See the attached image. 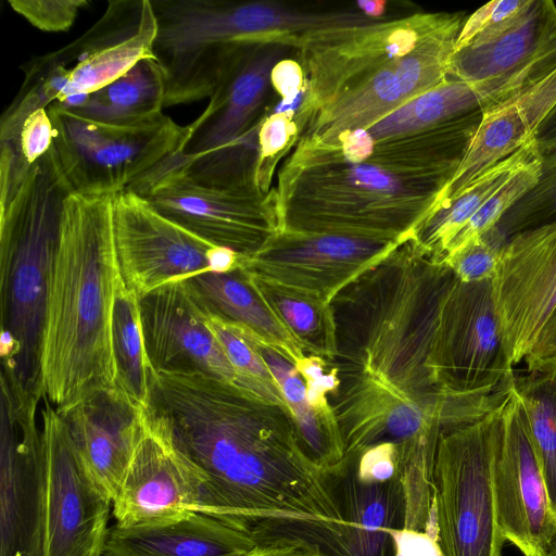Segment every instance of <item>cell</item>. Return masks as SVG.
<instances>
[{"label":"cell","mask_w":556,"mask_h":556,"mask_svg":"<svg viewBox=\"0 0 556 556\" xmlns=\"http://www.w3.org/2000/svg\"><path fill=\"white\" fill-rule=\"evenodd\" d=\"M201 470L200 511L255 533L273 523L330 541L344 518L288 406L202 372L156 371L150 403Z\"/></svg>","instance_id":"cell-1"},{"label":"cell","mask_w":556,"mask_h":556,"mask_svg":"<svg viewBox=\"0 0 556 556\" xmlns=\"http://www.w3.org/2000/svg\"><path fill=\"white\" fill-rule=\"evenodd\" d=\"M481 115L381 140L366 129L299 137L275 185L281 231L407 240L432 214Z\"/></svg>","instance_id":"cell-2"},{"label":"cell","mask_w":556,"mask_h":556,"mask_svg":"<svg viewBox=\"0 0 556 556\" xmlns=\"http://www.w3.org/2000/svg\"><path fill=\"white\" fill-rule=\"evenodd\" d=\"M115 194L73 192L64 200L40 345L43 400L58 412L116 388L113 316L122 276Z\"/></svg>","instance_id":"cell-3"},{"label":"cell","mask_w":556,"mask_h":556,"mask_svg":"<svg viewBox=\"0 0 556 556\" xmlns=\"http://www.w3.org/2000/svg\"><path fill=\"white\" fill-rule=\"evenodd\" d=\"M454 278L413 236L344 287L330 301L338 371L371 377L421 404L452 397L433 384L427 364Z\"/></svg>","instance_id":"cell-4"},{"label":"cell","mask_w":556,"mask_h":556,"mask_svg":"<svg viewBox=\"0 0 556 556\" xmlns=\"http://www.w3.org/2000/svg\"><path fill=\"white\" fill-rule=\"evenodd\" d=\"M70 193L52 146L0 203L1 381L23 401L43 400L40 345L48 281Z\"/></svg>","instance_id":"cell-5"},{"label":"cell","mask_w":556,"mask_h":556,"mask_svg":"<svg viewBox=\"0 0 556 556\" xmlns=\"http://www.w3.org/2000/svg\"><path fill=\"white\" fill-rule=\"evenodd\" d=\"M156 20L151 0H115L79 38L23 65L20 91L0 119V143H12L28 115L89 94L143 59H155Z\"/></svg>","instance_id":"cell-6"},{"label":"cell","mask_w":556,"mask_h":556,"mask_svg":"<svg viewBox=\"0 0 556 556\" xmlns=\"http://www.w3.org/2000/svg\"><path fill=\"white\" fill-rule=\"evenodd\" d=\"M500 406L439 437L433 503L443 556H503L506 541L498 526L494 492Z\"/></svg>","instance_id":"cell-7"},{"label":"cell","mask_w":556,"mask_h":556,"mask_svg":"<svg viewBox=\"0 0 556 556\" xmlns=\"http://www.w3.org/2000/svg\"><path fill=\"white\" fill-rule=\"evenodd\" d=\"M53 149L74 193L128 189L169 157L181 153L187 126L164 113L126 123L98 122L51 104Z\"/></svg>","instance_id":"cell-8"},{"label":"cell","mask_w":556,"mask_h":556,"mask_svg":"<svg viewBox=\"0 0 556 556\" xmlns=\"http://www.w3.org/2000/svg\"><path fill=\"white\" fill-rule=\"evenodd\" d=\"M128 189L179 226L243 257L260 252L281 231L275 186L199 182L168 159Z\"/></svg>","instance_id":"cell-9"},{"label":"cell","mask_w":556,"mask_h":556,"mask_svg":"<svg viewBox=\"0 0 556 556\" xmlns=\"http://www.w3.org/2000/svg\"><path fill=\"white\" fill-rule=\"evenodd\" d=\"M427 368L437 389L450 396H490L510 389L516 377L504 348L493 279L454 278L439 307Z\"/></svg>","instance_id":"cell-10"},{"label":"cell","mask_w":556,"mask_h":556,"mask_svg":"<svg viewBox=\"0 0 556 556\" xmlns=\"http://www.w3.org/2000/svg\"><path fill=\"white\" fill-rule=\"evenodd\" d=\"M454 15L418 12L304 35L296 47L305 76L303 98L293 115L299 132L341 91L415 49Z\"/></svg>","instance_id":"cell-11"},{"label":"cell","mask_w":556,"mask_h":556,"mask_svg":"<svg viewBox=\"0 0 556 556\" xmlns=\"http://www.w3.org/2000/svg\"><path fill=\"white\" fill-rule=\"evenodd\" d=\"M156 37L153 54L161 66L213 68L240 45L267 43L291 33L296 13L274 1L151 0Z\"/></svg>","instance_id":"cell-12"},{"label":"cell","mask_w":556,"mask_h":556,"mask_svg":"<svg viewBox=\"0 0 556 556\" xmlns=\"http://www.w3.org/2000/svg\"><path fill=\"white\" fill-rule=\"evenodd\" d=\"M113 230L122 279L139 298L206 271L232 270L243 257L174 223L129 189L114 195Z\"/></svg>","instance_id":"cell-13"},{"label":"cell","mask_w":556,"mask_h":556,"mask_svg":"<svg viewBox=\"0 0 556 556\" xmlns=\"http://www.w3.org/2000/svg\"><path fill=\"white\" fill-rule=\"evenodd\" d=\"M338 378L328 399L349 460L378 444H403L433 429L445 431L477 420L505 397L500 393L421 404L371 377L338 371Z\"/></svg>","instance_id":"cell-14"},{"label":"cell","mask_w":556,"mask_h":556,"mask_svg":"<svg viewBox=\"0 0 556 556\" xmlns=\"http://www.w3.org/2000/svg\"><path fill=\"white\" fill-rule=\"evenodd\" d=\"M460 13L403 56L341 91L314 114L299 137L330 140L367 129L415 97L441 85L450 75L459 31Z\"/></svg>","instance_id":"cell-15"},{"label":"cell","mask_w":556,"mask_h":556,"mask_svg":"<svg viewBox=\"0 0 556 556\" xmlns=\"http://www.w3.org/2000/svg\"><path fill=\"white\" fill-rule=\"evenodd\" d=\"M40 410L46 463L42 556H102L111 498L83 462L56 409Z\"/></svg>","instance_id":"cell-16"},{"label":"cell","mask_w":556,"mask_h":556,"mask_svg":"<svg viewBox=\"0 0 556 556\" xmlns=\"http://www.w3.org/2000/svg\"><path fill=\"white\" fill-rule=\"evenodd\" d=\"M203 483L166 418L144 407L138 443L112 502L116 523L160 525L199 513Z\"/></svg>","instance_id":"cell-17"},{"label":"cell","mask_w":556,"mask_h":556,"mask_svg":"<svg viewBox=\"0 0 556 556\" xmlns=\"http://www.w3.org/2000/svg\"><path fill=\"white\" fill-rule=\"evenodd\" d=\"M39 402L15 399L1 382L0 556H42L47 482Z\"/></svg>","instance_id":"cell-18"},{"label":"cell","mask_w":556,"mask_h":556,"mask_svg":"<svg viewBox=\"0 0 556 556\" xmlns=\"http://www.w3.org/2000/svg\"><path fill=\"white\" fill-rule=\"evenodd\" d=\"M494 492L506 542L523 556H549L556 551V517L514 383L500 406Z\"/></svg>","instance_id":"cell-19"},{"label":"cell","mask_w":556,"mask_h":556,"mask_svg":"<svg viewBox=\"0 0 556 556\" xmlns=\"http://www.w3.org/2000/svg\"><path fill=\"white\" fill-rule=\"evenodd\" d=\"M493 290L504 348L515 367L556 306V220L508 238Z\"/></svg>","instance_id":"cell-20"},{"label":"cell","mask_w":556,"mask_h":556,"mask_svg":"<svg viewBox=\"0 0 556 556\" xmlns=\"http://www.w3.org/2000/svg\"><path fill=\"white\" fill-rule=\"evenodd\" d=\"M402 242L280 231L260 252L242 257L240 267L253 276L312 292L330 303L338 292Z\"/></svg>","instance_id":"cell-21"},{"label":"cell","mask_w":556,"mask_h":556,"mask_svg":"<svg viewBox=\"0 0 556 556\" xmlns=\"http://www.w3.org/2000/svg\"><path fill=\"white\" fill-rule=\"evenodd\" d=\"M146 349L155 371L202 372L232 382L236 375L207 326V309L189 279L139 298Z\"/></svg>","instance_id":"cell-22"},{"label":"cell","mask_w":556,"mask_h":556,"mask_svg":"<svg viewBox=\"0 0 556 556\" xmlns=\"http://www.w3.org/2000/svg\"><path fill=\"white\" fill-rule=\"evenodd\" d=\"M289 48L269 43L245 48L202 114L186 125L187 138L180 154L198 156L242 141L262 119L258 114L271 86V70Z\"/></svg>","instance_id":"cell-23"},{"label":"cell","mask_w":556,"mask_h":556,"mask_svg":"<svg viewBox=\"0 0 556 556\" xmlns=\"http://www.w3.org/2000/svg\"><path fill=\"white\" fill-rule=\"evenodd\" d=\"M143 409L116 387L56 410L83 462L112 502L138 443Z\"/></svg>","instance_id":"cell-24"},{"label":"cell","mask_w":556,"mask_h":556,"mask_svg":"<svg viewBox=\"0 0 556 556\" xmlns=\"http://www.w3.org/2000/svg\"><path fill=\"white\" fill-rule=\"evenodd\" d=\"M555 108L556 68L508 100L483 111L466 153L440 192L432 214L485 170L532 140Z\"/></svg>","instance_id":"cell-25"},{"label":"cell","mask_w":556,"mask_h":556,"mask_svg":"<svg viewBox=\"0 0 556 556\" xmlns=\"http://www.w3.org/2000/svg\"><path fill=\"white\" fill-rule=\"evenodd\" d=\"M541 76L540 64L530 61L490 79L468 81L447 78L366 130L374 140L422 131L463 115L489 110L533 85Z\"/></svg>","instance_id":"cell-26"},{"label":"cell","mask_w":556,"mask_h":556,"mask_svg":"<svg viewBox=\"0 0 556 556\" xmlns=\"http://www.w3.org/2000/svg\"><path fill=\"white\" fill-rule=\"evenodd\" d=\"M261 538L203 513L160 525L109 529L102 556H247Z\"/></svg>","instance_id":"cell-27"},{"label":"cell","mask_w":556,"mask_h":556,"mask_svg":"<svg viewBox=\"0 0 556 556\" xmlns=\"http://www.w3.org/2000/svg\"><path fill=\"white\" fill-rule=\"evenodd\" d=\"M354 463L352 458L336 491L343 526L324 552L327 556H395L391 530L404 528L401 481L396 476L387 482H362Z\"/></svg>","instance_id":"cell-28"},{"label":"cell","mask_w":556,"mask_h":556,"mask_svg":"<svg viewBox=\"0 0 556 556\" xmlns=\"http://www.w3.org/2000/svg\"><path fill=\"white\" fill-rule=\"evenodd\" d=\"M555 47L556 4L551 0H529L509 23L456 50L448 78L490 79Z\"/></svg>","instance_id":"cell-29"},{"label":"cell","mask_w":556,"mask_h":556,"mask_svg":"<svg viewBox=\"0 0 556 556\" xmlns=\"http://www.w3.org/2000/svg\"><path fill=\"white\" fill-rule=\"evenodd\" d=\"M207 312L275 349L294 365L305 353L256 290L242 267L206 271L189 279Z\"/></svg>","instance_id":"cell-30"},{"label":"cell","mask_w":556,"mask_h":556,"mask_svg":"<svg viewBox=\"0 0 556 556\" xmlns=\"http://www.w3.org/2000/svg\"><path fill=\"white\" fill-rule=\"evenodd\" d=\"M250 338L282 391L307 454L327 476L341 477L351 460L331 404L313 406L295 365L275 349Z\"/></svg>","instance_id":"cell-31"},{"label":"cell","mask_w":556,"mask_h":556,"mask_svg":"<svg viewBox=\"0 0 556 556\" xmlns=\"http://www.w3.org/2000/svg\"><path fill=\"white\" fill-rule=\"evenodd\" d=\"M539 154L541 151L533 138L518 151L485 170L446 205L428 217L416 229L414 238L434 260L442 262L452 240L483 203L510 176Z\"/></svg>","instance_id":"cell-32"},{"label":"cell","mask_w":556,"mask_h":556,"mask_svg":"<svg viewBox=\"0 0 556 556\" xmlns=\"http://www.w3.org/2000/svg\"><path fill=\"white\" fill-rule=\"evenodd\" d=\"M163 108L165 80L162 68L155 59H143L70 110L98 122L126 123L161 114Z\"/></svg>","instance_id":"cell-33"},{"label":"cell","mask_w":556,"mask_h":556,"mask_svg":"<svg viewBox=\"0 0 556 556\" xmlns=\"http://www.w3.org/2000/svg\"><path fill=\"white\" fill-rule=\"evenodd\" d=\"M249 275L303 352L332 363L337 355V342L330 303L312 292Z\"/></svg>","instance_id":"cell-34"},{"label":"cell","mask_w":556,"mask_h":556,"mask_svg":"<svg viewBox=\"0 0 556 556\" xmlns=\"http://www.w3.org/2000/svg\"><path fill=\"white\" fill-rule=\"evenodd\" d=\"M113 346L116 387L138 406L147 407L155 370L146 349L139 296L125 286L123 279L115 298Z\"/></svg>","instance_id":"cell-35"},{"label":"cell","mask_w":556,"mask_h":556,"mask_svg":"<svg viewBox=\"0 0 556 556\" xmlns=\"http://www.w3.org/2000/svg\"><path fill=\"white\" fill-rule=\"evenodd\" d=\"M529 432L556 517V358L515 379Z\"/></svg>","instance_id":"cell-36"},{"label":"cell","mask_w":556,"mask_h":556,"mask_svg":"<svg viewBox=\"0 0 556 556\" xmlns=\"http://www.w3.org/2000/svg\"><path fill=\"white\" fill-rule=\"evenodd\" d=\"M441 429L400 444L397 477L404 492V528L425 532L433 503V464Z\"/></svg>","instance_id":"cell-37"},{"label":"cell","mask_w":556,"mask_h":556,"mask_svg":"<svg viewBox=\"0 0 556 556\" xmlns=\"http://www.w3.org/2000/svg\"><path fill=\"white\" fill-rule=\"evenodd\" d=\"M206 321L233 368L235 383L266 401L287 406L277 380L251 338L208 312Z\"/></svg>","instance_id":"cell-38"},{"label":"cell","mask_w":556,"mask_h":556,"mask_svg":"<svg viewBox=\"0 0 556 556\" xmlns=\"http://www.w3.org/2000/svg\"><path fill=\"white\" fill-rule=\"evenodd\" d=\"M542 154L510 176L478 210L469 222L455 236L447 247L443 261L481 238L498 225L503 216L535 185Z\"/></svg>","instance_id":"cell-39"},{"label":"cell","mask_w":556,"mask_h":556,"mask_svg":"<svg viewBox=\"0 0 556 556\" xmlns=\"http://www.w3.org/2000/svg\"><path fill=\"white\" fill-rule=\"evenodd\" d=\"M556 220V150L542 154L535 185L503 216L500 229L507 238Z\"/></svg>","instance_id":"cell-40"},{"label":"cell","mask_w":556,"mask_h":556,"mask_svg":"<svg viewBox=\"0 0 556 556\" xmlns=\"http://www.w3.org/2000/svg\"><path fill=\"white\" fill-rule=\"evenodd\" d=\"M298 135V125L289 113L278 112L261 119L257 131L256 175L263 188L274 187L271 179L275 166L289 153Z\"/></svg>","instance_id":"cell-41"},{"label":"cell","mask_w":556,"mask_h":556,"mask_svg":"<svg viewBox=\"0 0 556 556\" xmlns=\"http://www.w3.org/2000/svg\"><path fill=\"white\" fill-rule=\"evenodd\" d=\"M508 238L495 226L478 240L446 257L455 277L465 282L493 279Z\"/></svg>","instance_id":"cell-42"},{"label":"cell","mask_w":556,"mask_h":556,"mask_svg":"<svg viewBox=\"0 0 556 556\" xmlns=\"http://www.w3.org/2000/svg\"><path fill=\"white\" fill-rule=\"evenodd\" d=\"M12 10L34 27L43 31L68 30L76 21L86 0H9Z\"/></svg>","instance_id":"cell-43"},{"label":"cell","mask_w":556,"mask_h":556,"mask_svg":"<svg viewBox=\"0 0 556 556\" xmlns=\"http://www.w3.org/2000/svg\"><path fill=\"white\" fill-rule=\"evenodd\" d=\"M528 3L529 0H500L482 5L465 21L456 40L455 51L472 39L491 34L509 23Z\"/></svg>","instance_id":"cell-44"},{"label":"cell","mask_w":556,"mask_h":556,"mask_svg":"<svg viewBox=\"0 0 556 556\" xmlns=\"http://www.w3.org/2000/svg\"><path fill=\"white\" fill-rule=\"evenodd\" d=\"M354 458L355 475L359 481L365 483L387 482L397 476L400 444H378Z\"/></svg>","instance_id":"cell-45"},{"label":"cell","mask_w":556,"mask_h":556,"mask_svg":"<svg viewBox=\"0 0 556 556\" xmlns=\"http://www.w3.org/2000/svg\"><path fill=\"white\" fill-rule=\"evenodd\" d=\"M247 556H327L319 544L303 536L282 532L265 534Z\"/></svg>","instance_id":"cell-46"},{"label":"cell","mask_w":556,"mask_h":556,"mask_svg":"<svg viewBox=\"0 0 556 556\" xmlns=\"http://www.w3.org/2000/svg\"><path fill=\"white\" fill-rule=\"evenodd\" d=\"M270 85L282 98L283 103H291L304 92L305 76L299 61L280 60L271 70Z\"/></svg>","instance_id":"cell-47"},{"label":"cell","mask_w":556,"mask_h":556,"mask_svg":"<svg viewBox=\"0 0 556 556\" xmlns=\"http://www.w3.org/2000/svg\"><path fill=\"white\" fill-rule=\"evenodd\" d=\"M391 535L400 556H443L438 542L425 532L402 528L391 530Z\"/></svg>","instance_id":"cell-48"},{"label":"cell","mask_w":556,"mask_h":556,"mask_svg":"<svg viewBox=\"0 0 556 556\" xmlns=\"http://www.w3.org/2000/svg\"><path fill=\"white\" fill-rule=\"evenodd\" d=\"M556 358V306L543 325L530 353L525 358L526 369Z\"/></svg>","instance_id":"cell-49"},{"label":"cell","mask_w":556,"mask_h":556,"mask_svg":"<svg viewBox=\"0 0 556 556\" xmlns=\"http://www.w3.org/2000/svg\"><path fill=\"white\" fill-rule=\"evenodd\" d=\"M534 138L541 154L556 150V108L542 123Z\"/></svg>","instance_id":"cell-50"},{"label":"cell","mask_w":556,"mask_h":556,"mask_svg":"<svg viewBox=\"0 0 556 556\" xmlns=\"http://www.w3.org/2000/svg\"><path fill=\"white\" fill-rule=\"evenodd\" d=\"M357 10L371 20H383L387 1L383 0H361L356 2Z\"/></svg>","instance_id":"cell-51"},{"label":"cell","mask_w":556,"mask_h":556,"mask_svg":"<svg viewBox=\"0 0 556 556\" xmlns=\"http://www.w3.org/2000/svg\"><path fill=\"white\" fill-rule=\"evenodd\" d=\"M549 556H556V551H554Z\"/></svg>","instance_id":"cell-52"},{"label":"cell","mask_w":556,"mask_h":556,"mask_svg":"<svg viewBox=\"0 0 556 556\" xmlns=\"http://www.w3.org/2000/svg\"><path fill=\"white\" fill-rule=\"evenodd\" d=\"M395 556H400V555L395 554Z\"/></svg>","instance_id":"cell-53"}]
</instances>
